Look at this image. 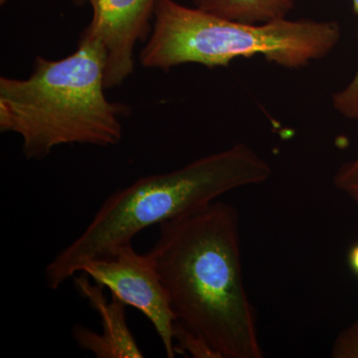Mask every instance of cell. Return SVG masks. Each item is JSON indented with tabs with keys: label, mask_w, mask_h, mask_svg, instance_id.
Instances as JSON below:
<instances>
[{
	"label": "cell",
	"mask_w": 358,
	"mask_h": 358,
	"mask_svg": "<svg viewBox=\"0 0 358 358\" xmlns=\"http://www.w3.org/2000/svg\"><path fill=\"white\" fill-rule=\"evenodd\" d=\"M159 226V239L148 254L176 317V353L262 358L242 270L237 209L213 201Z\"/></svg>",
	"instance_id": "obj_1"
},
{
	"label": "cell",
	"mask_w": 358,
	"mask_h": 358,
	"mask_svg": "<svg viewBox=\"0 0 358 358\" xmlns=\"http://www.w3.org/2000/svg\"><path fill=\"white\" fill-rule=\"evenodd\" d=\"M271 174L267 160L236 143L171 173L138 178L107 197L86 229L46 266L47 285L57 289L90 261L131 244L141 231L197 210L232 190L266 182Z\"/></svg>",
	"instance_id": "obj_2"
},
{
	"label": "cell",
	"mask_w": 358,
	"mask_h": 358,
	"mask_svg": "<svg viewBox=\"0 0 358 358\" xmlns=\"http://www.w3.org/2000/svg\"><path fill=\"white\" fill-rule=\"evenodd\" d=\"M105 88V52L84 34L67 57H36L27 79L0 78V131L20 134L29 159L60 145H117L124 108L108 101Z\"/></svg>",
	"instance_id": "obj_3"
},
{
	"label": "cell",
	"mask_w": 358,
	"mask_h": 358,
	"mask_svg": "<svg viewBox=\"0 0 358 358\" xmlns=\"http://www.w3.org/2000/svg\"><path fill=\"white\" fill-rule=\"evenodd\" d=\"M341 37L336 21L245 23L226 20L174 0H157L152 35L141 53L143 67L169 70L195 63L226 67L235 59L262 56L289 69L324 59Z\"/></svg>",
	"instance_id": "obj_4"
},
{
	"label": "cell",
	"mask_w": 358,
	"mask_h": 358,
	"mask_svg": "<svg viewBox=\"0 0 358 358\" xmlns=\"http://www.w3.org/2000/svg\"><path fill=\"white\" fill-rule=\"evenodd\" d=\"M102 285L126 306L136 308L152 324L167 357L176 355V317L169 294L148 254L122 245L103 258L90 261L81 272Z\"/></svg>",
	"instance_id": "obj_5"
},
{
	"label": "cell",
	"mask_w": 358,
	"mask_h": 358,
	"mask_svg": "<svg viewBox=\"0 0 358 358\" xmlns=\"http://www.w3.org/2000/svg\"><path fill=\"white\" fill-rule=\"evenodd\" d=\"M93 18L84 32L105 52L106 88L133 74L136 42L145 36L157 0H89Z\"/></svg>",
	"instance_id": "obj_6"
},
{
	"label": "cell",
	"mask_w": 358,
	"mask_h": 358,
	"mask_svg": "<svg viewBox=\"0 0 358 358\" xmlns=\"http://www.w3.org/2000/svg\"><path fill=\"white\" fill-rule=\"evenodd\" d=\"M90 277L79 273L73 278L79 293L100 315V333L77 324L73 329V338L82 350L93 353L96 358H141L143 353L127 324L124 303L113 298L109 301L103 294L102 285L90 282Z\"/></svg>",
	"instance_id": "obj_7"
},
{
	"label": "cell",
	"mask_w": 358,
	"mask_h": 358,
	"mask_svg": "<svg viewBox=\"0 0 358 358\" xmlns=\"http://www.w3.org/2000/svg\"><path fill=\"white\" fill-rule=\"evenodd\" d=\"M296 0H194L200 10L226 20L245 23H266L285 20Z\"/></svg>",
	"instance_id": "obj_8"
},
{
	"label": "cell",
	"mask_w": 358,
	"mask_h": 358,
	"mask_svg": "<svg viewBox=\"0 0 358 358\" xmlns=\"http://www.w3.org/2000/svg\"><path fill=\"white\" fill-rule=\"evenodd\" d=\"M358 16V0H352ZM334 110L346 119L358 120V67L352 81L333 96Z\"/></svg>",
	"instance_id": "obj_9"
},
{
	"label": "cell",
	"mask_w": 358,
	"mask_h": 358,
	"mask_svg": "<svg viewBox=\"0 0 358 358\" xmlns=\"http://www.w3.org/2000/svg\"><path fill=\"white\" fill-rule=\"evenodd\" d=\"M334 185L352 199L358 209V154L339 166L334 176Z\"/></svg>",
	"instance_id": "obj_10"
},
{
	"label": "cell",
	"mask_w": 358,
	"mask_h": 358,
	"mask_svg": "<svg viewBox=\"0 0 358 358\" xmlns=\"http://www.w3.org/2000/svg\"><path fill=\"white\" fill-rule=\"evenodd\" d=\"M331 355L334 358H358V319L336 336Z\"/></svg>",
	"instance_id": "obj_11"
},
{
	"label": "cell",
	"mask_w": 358,
	"mask_h": 358,
	"mask_svg": "<svg viewBox=\"0 0 358 358\" xmlns=\"http://www.w3.org/2000/svg\"><path fill=\"white\" fill-rule=\"evenodd\" d=\"M348 260L350 268L358 277V244L355 245L348 252Z\"/></svg>",
	"instance_id": "obj_12"
},
{
	"label": "cell",
	"mask_w": 358,
	"mask_h": 358,
	"mask_svg": "<svg viewBox=\"0 0 358 358\" xmlns=\"http://www.w3.org/2000/svg\"><path fill=\"white\" fill-rule=\"evenodd\" d=\"M7 1H8V0H0V3L6 4Z\"/></svg>",
	"instance_id": "obj_13"
},
{
	"label": "cell",
	"mask_w": 358,
	"mask_h": 358,
	"mask_svg": "<svg viewBox=\"0 0 358 358\" xmlns=\"http://www.w3.org/2000/svg\"><path fill=\"white\" fill-rule=\"evenodd\" d=\"M86 1H89V0H86Z\"/></svg>",
	"instance_id": "obj_14"
}]
</instances>
